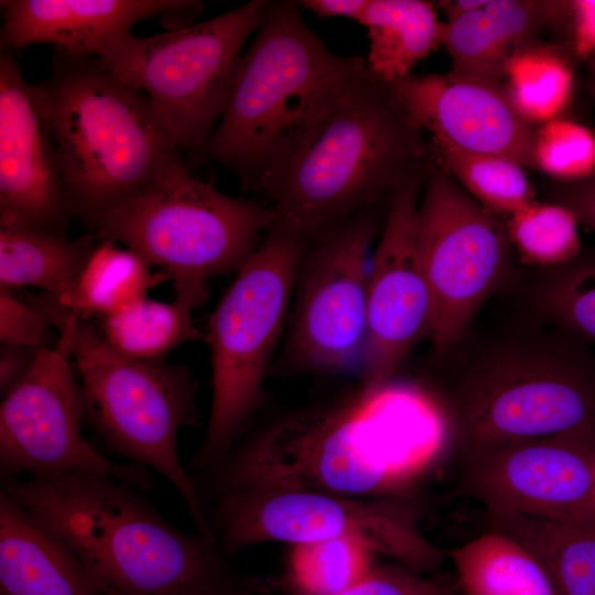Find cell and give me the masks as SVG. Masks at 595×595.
<instances>
[{"label": "cell", "instance_id": "cell-1", "mask_svg": "<svg viewBox=\"0 0 595 595\" xmlns=\"http://www.w3.org/2000/svg\"><path fill=\"white\" fill-rule=\"evenodd\" d=\"M111 475L73 472L2 479L1 491L45 522L74 552L101 595H237L255 578L219 548L187 533Z\"/></svg>", "mask_w": 595, "mask_h": 595}, {"label": "cell", "instance_id": "cell-2", "mask_svg": "<svg viewBox=\"0 0 595 595\" xmlns=\"http://www.w3.org/2000/svg\"><path fill=\"white\" fill-rule=\"evenodd\" d=\"M424 154L423 132L367 69L255 191L270 199L275 225L310 244L391 195Z\"/></svg>", "mask_w": 595, "mask_h": 595}, {"label": "cell", "instance_id": "cell-3", "mask_svg": "<svg viewBox=\"0 0 595 595\" xmlns=\"http://www.w3.org/2000/svg\"><path fill=\"white\" fill-rule=\"evenodd\" d=\"M366 71L364 57L339 55L324 44L304 22L299 1L270 2L239 58L207 155L255 191Z\"/></svg>", "mask_w": 595, "mask_h": 595}, {"label": "cell", "instance_id": "cell-4", "mask_svg": "<svg viewBox=\"0 0 595 595\" xmlns=\"http://www.w3.org/2000/svg\"><path fill=\"white\" fill-rule=\"evenodd\" d=\"M37 86L72 218L85 226L188 164L148 97L98 57L55 54Z\"/></svg>", "mask_w": 595, "mask_h": 595}, {"label": "cell", "instance_id": "cell-5", "mask_svg": "<svg viewBox=\"0 0 595 595\" xmlns=\"http://www.w3.org/2000/svg\"><path fill=\"white\" fill-rule=\"evenodd\" d=\"M444 411L456 448L595 432V358L556 326L504 337L459 366Z\"/></svg>", "mask_w": 595, "mask_h": 595}, {"label": "cell", "instance_id": "cell-6", "mask_svg": "<svg viewBox=\"0 0 595 595\" xmlns=\"http://www.w3.org/2000/svg\"><path fill=\"white\" fill-rule=\"evenodd\" d=\"M66 324L85 416L112 453L163 476L184 501L197 533L218 547L177 448L181 429L198 420L197 381L190 369L127 357L108 345L90 320L68 314Z\"/></svg>", "mask_w": 595, "mask_h": 595}, {"label": "cell", "instance_id": "cell-7", "mask_svg": "<svg viewBox=\"0 0 595 595\" xmlns=\"http://www.w3.org/2000/svg\"><path fill=\"white\" fill-rule=\"evenodd\" d=\"M307 246L299 235L275 225L209 316L206 340L213 399L205 436L186 466L192 478L217 464L240 441L262 402Z\"/></svg>", "mask_w": 595, "mask_h": 595}, {"label": "cell", "instance_id": "cell-8", "mask_svg": "<svg viewBox=\"0 0 595 595\" xmlns=\"http://www.w3.org/2000/svg\"><path fill=\"white\" fill-rule=\"evenodd\" d=\"M275 223L270 206L227 195L186 164L86 226L160 267L176 293L207 300L208 281L237 273Z\"/></svg>", "mask_w": 595, "mask_h": 595}, {"label": "cell", "instance_id": "cell-9", "mask_svg": "<svg viewBox=\"0 0 595 595\" xmlns=\"http://www.w3.org/2000/svg\"><path fill=\"white\" fill-rule=\"evenodd\" d=\"M194 482L205 508L226 493L249 487L401 499H412L414 489L374 450L361 399L282 418L237 442Z\"/></svg>", "mask_w": 595, "mask_h": 595}, {"label": "cell", "instance_id": "cell-10", "mask_svg": "<svg viewBox=\"0 0 595 595\" xmlns=\"http://www.w3.org/2000/svg\"><path fill=\"white\" fill-rule=\"evenodd\" d=\"M270 1L252 0L209 20L151 36L134 33L99 60L142 91L177 149H205L227 104L242 46Z\"/></svg>", "mask_w": 595, "mask_h": 595}, {"label": "cell", "instance_id": "cell-11", "mask_svg": "<svg viewBox=\"0 0 595 595\" xmlns=\"http://www.w3.org/2000/svg\"><path fill=\"white\" fill-rule=\"evenodd\" d=\"M207 506L209 527L226 558L267 542L293 545L336 538L359 540L423 574L437 570L443 558L421 532L420 509L412 499L249 487Z\"/></svg>", "mask_w": 595, "mask_h": 595}, {"label": "cell", "instance_id": "cell-12", "mask_svg": "<svg viewBox=\"0 0 595 595\" xmlns=\"http://www.w3.org/2000/svg\"><path fill=\"white\" fill-rule=\"evenodd\" d=\"M415 245L433 301V351L465 338L480 306L512 273L506 220L443 170H432L415 218Z\"/></svg>", "mask_w": 595, "mask_h": 595}, {"label": "cell", "instance_id": "cell-13", "mask_svg": "<svg viewBox=\"0 0 595 595\" xmlns=\"http://www.w3.org/2000/svg\"><path fill=\"white\" fill-rule=\"evenodd\" d=\"M377 228L376 217L365 209L309 244L288 318L282 369L335 374L360 366Z\"/></svg>", "mask_w": 595, "mask_h": 595}, {"label": "cell", "instance_id": "cell-14", "mask_svg": "<svg viewBox=\"0 0 595 595\" xmlns=\"http://www.w3.org/2000/svg\"><path fill=\"white\" fill-rule=\"evenodd\" d=\"M55 347H41L23 378L0 404L2 479L46 478L97 472L143 490L154 485L144 466L111 461L83 435L85 400L71 364L69 329L64 317Z\"/></svg>", "mask_w": 595, "mask_h": 595}, {"label": "cell", "instance_id": "cell-15", "mask_svg": "<svg viewBox=\"0 0 595 595\" xmlns=\"http://www.w3.org/2000/svg\"><path fill=\"white\" fill-rule=\"evenodd\" d=\"M461 488L487 512L595 519V432L456 448Z\"/></svg>", "mask_w": 595, "mask_h": 595}, {"label": "cell", "instance_id": "cell-16", "mask_svg": "<svg viewBox=\"0 0 595 595\" xmlns=\"http://www.w3.org/2000/svg\"><path fill=\"white\" fill-rule=\"evenodd\" d=\"M419 170L390 195L386 223L370 257L367 338L360 363L366 389L387 385L423 337L433 301L415 245Z\"/></svg>", "mask_w": 595, "mask_h": 595}, {"label": "cell", "instance_id": "cell-17", "mask_svg": "<svg viewBox=\"0 0 595 595\" xmlns=\"http://www.w3.org/2000/svg\"><path fill=\"white\" fill-rule=\"evenodd\" d=\"M72 218L57 149L37 84L0 54V225L66 234Z\"/></svg>", "mask_w": 595, "mask_h": 595}, {"label": "cell", "instance_id": "cell-18", "mask_svg": "<svg viewBox=\"0 0 595 595\" xmlns=\"http://www.w3.org/2000/svg\"><path fill=\"white\" fill-rule=\"evenodd\" d=\"M1 51L51 44L56 54L102 57L136 24L160 20L166 30L193 24L197 0H1Z\"/></svg>", "mask_w": 595, "mask_h": 595}, {"label": "cell", "instance_id": "cell-19", "mask_svg": "<svg viewBox=\"0 0 595 595\" xmlns=\"http://www.w3.org/2000/svg\"><path fill=\"white\" fill-rule=\"evenodd\" d=\"M409 119L431 139L531 165V123L504 88L447 74L410 75L388 85Z\"/></svg>", "mask_w": 595, "mask_h": 595}, {"label": "cell", "instance_id": "cell-20", "mask_svg": "<svg viewBox=\"0 0 595 595\" xmlns=\"http://www.w3.org/2000/svg\"><path fill=\"white\" fill-rule=\"evenodd\" d=\"M1 595H101L69 547L0 493Z\"/></svg>", "mask_w": 595, "mask_h": 595}, {"label": "cell", "instance_id": "cell-21", "mask_svg": "<svg viewBox=\"0 0 595 595\" xmlns=\"http://www.w3.org/2000/svg\"><path fill=\"white\" fill-rule=\"evenodd\" d=\"M359 24L368 30L366 66L390 85L442 46L443 26L433 3L424 0H369Z\"/></svg>", "mask_w": 595, "mask_h": 595}, {"label": "cell", "instance_id": "cell-22", "mask_svg": "<svg viewBox=\"0 0 595 595\" xmlns=\"http://www.w3.org/2000/svg\"><path fill=\"white\" fill-rule=\"evenodd\" d=\"M488 529L529 550L548 572L556 595H595V519L553 520L487 512Z\"/></svg>", "mask_w": 595, "mask_h": 595}, {"label": "cell", "instance_id": "cell-23", "mask_svg": "<svg viewBox=\"0 0 595 595\" xmlns=\"http://www.w3.org/2000/svg\"><path fill=\"white\" fill-rule=\"evenodd\" d=\"M97 239L0 225V288L35 286L60 300L72 290Z\"/></svg>", "mask_w": 595, "mask_h": 595}, {"label": "cell", "instance_id": "cell-24", "mask_svg": "<svg viewBox=\"0 0 595 595\" xmlns=\"http://www.w3.org/2000/svg\"><path fill=\"white\" fill-rule=\"evenodd\" d=\"M448 556L459 595H556L540 561L501 532L488 529Z\"/></svg>", "mask_w": 595, "mask_h": 595}, {"label": "cell", "instance_id": "cell-25", "mask_svg": "<svg viewBox=\"0 0 595 595\" xmlns=\"http://www.w3.org/2000/svg\"><path fill=\"white\" fill-rule=\"evenodd\" d=\"M166 280L164 271L152 272L151 264L136 251L98 238L72 290L55 300L71 314L99 318L145 298Z\"/></svg>", "mask_w": 595, "mask_h": 595}, {"label": "cell", "instance_id": "cell-26", "mask_svg": "<svg viewBox=\"0 0 595 595\" xmlns=\"http://www.w3.org/2000/svg\"><path fill=\"white\" fill-rule=\"evenodd\" d=\"M203 298L176 293L173 302L142 298L121 311L99 317L98 328L118 353L139 360L161 361L178 346L204 338L193 312Z\"/></svg>", "mask_w": 595, "mask_h": 595}, {"label": "cell", "instance_id": "cell-27", "mask_svg": "<svg viewBox=\"0 0 595 595\" xmlns=\"http://www.w3.org/2000/svg\"><path fill=\"white\" fill-rule=\"evenodd\" d=\"M431 142L440 169L496 215L510 216L538 202L519 163L497 155L464 151L439 139H431Z\"/></svg>", "mask_w": 595, "mask_h": 595}, {"label": "cell", "instance_id": "cell-28", "mask_svg": "<svg viewBox=\"0 0 595 595\" xmlns=\"http://www.w3.org/2000/svg\"><path fill=\"white\" fill-rule=\"evenodd\" d=\"M375 552L351 538L293 544L282 577L274 583L285 595H334L363 578Z\"/></svg>", "mask_w": 595, "mask_h": 595}, {"label": "cell", "instance_id": "cell-29", "mask_svg": "<svg viewBox=\"0 0 595 595\" xmlns=\"http://www.w3.org/2000/svg\"><path fill=\"white\" fill-rule=\"evenodd\" d=\"M504 90L529 123L559 118L569 105L574 76L567 61L553 50L532 46L517 50L508 60Z\"/></svg>", "mask_w": 595, "mask_h": 595}, {"label": "cell", "instance_id": "cell-30", "mask_svg": "<svg viewBox=\"0 0 595 595\" xmlns=\"http://www.w3.org/2000/svg\"><path fill=\"white\" fill-rule=\"evenodd\" d=\"M537 313L583 343L595 345V251L545 269L532 290Z\"/></svg>", "mask_w": 595, "mask_h": 595}, {"label": "cell", "instance_id": "cell-31", "mask_svg": "<svg viewBox=\"0 0 595 595\" xmlns=\"http://www.w3.org/2000/svg\"><path fill=\"white\" fill-rule=\"evenodd\" d=\"M576 215L562 204H536L508 216V237L522 263L551 269L581 250Z\"/></svg>", "mask_w": 595, "mask_h": 595}, {"label": "cell", "instance_id": "cell-32", "mask_svg": "<svg viewBox=\"0 0 595 595\" xmlns=\"http://www.w3.org/2000/svg\"><path fill=\"white\" fill-rule=\"evenodd\" d=\"M442 46L452 61L455 77L499 85L515 53L485 10L444 22Z\"/></svg>", "mask_w": 595, "mask_h": 595}, {"label": "cell", "instance_id": "cell-33", "mask_svg": "<svg viewBox=\"0 0 595 595\" xmlns=\"http://www.w3.org/2000/svg\"><path fill=\"white\" fill-rule=\"evenodd\" d=\"M531 165L564 182L595 176V133L578 122L556 118L534 130Z\"/></svg>", "mask_w": 595, "mask_h": 595}, {"label": "cell", "instance_id": "cell-34", "mask_svg": "<svg viewBox=\"0 0 595 595\" xmlns=\"http://www.w3.org/2000/svg\"><path fill=\"white\" fill-rule=\"evenodd\" d=\"M455 586L399 562L374 566L363 578L334 595H453Z\"/></svg>", "mask_w": 595, "mask_h": 595}, {"label": "cell", "instance_id": "cell-35", "mask_svg": "<svg viewBox=\"0 0 595 595\" xmlns=\"http://www.w3.org/2000/svg\"><path fill=\"white\" fill-rule=\"evenodd\" d=\"M52 326L51 317L37 298L24 301L13 290L0 288L1 344L40 349L45 346V336Z\"/></svg>", "mask_w": 595, "mask_h": 595}, {"label": "cell", "instance_id": "cell-36", "mask_svg": "<svg viewBox=\"0 0 595 595\" xmlns=\"http://www.w3.org/2000/svg\"><path fill=\"white\" fill-rule=\"evenodd\" d=\"M39 349L1 344L0 349V392L3 397L29 371Z\"/></svg>", "mask_w": 595, "mask_h": 595}, {"label": "cell", "instance_id": "cell-37", "mask_svg": "<svg viewBox=\"0 0 595 595\" xmlns=\"http://www.w3.org/2000/svg\"><path fill=\"white\" fill-rule=\"evenodd\" d=\"M574 29V51L582 58L595 54V0L570 1Z\"/></svg>", "mask_w": 595, "mask_h": 595}, {"label": "cell", "instance_id": "cell-38", "mask_svg": "<svg viewBox=\"0 0 595 595\" xmlns=\"http://www.w3.org/2000/svg\"><path fill=\"white\" fill-rule=\"evenodd\" d=\"M559 204L570 208L580 224L595 231V176L566 188Z\"/></svg>", "mask_w": 595, "mask_h": 595}, {"label": "cell", "instance_id": "cell-39", "mask_svg": "<svg viewBox=\"0 0 595 595\" xmlns=\"http://www.w3.org/2000/svg\"><path fill=\"white\" fill-rule=\"evenodd\" d=\"M369 0H302L311 12L323 18H347L359 21Z\"/></svg>", "mask_w": 595, "mask_h": 595}, {"label": "cell", "instance_id": "cell-40", "mask_svg": "<svg viewBox=\"0 0 595 595\" xmlns=\"http://www.w3.org/2000/svg\"><path fill=\"white\" fill-rule=\"evenodd\" d=\"M489 0H450L440 1L439 6L446 14L447 21L477 11L487 6Z\"/></svg>", "mask_w": 595, "mask_h": 595}, {"label": "cell", "instance_id": "cell-41", "mask_svg": "<svg viewBox=\"0 0 595 595\" xmlns=\"http://www.w3.org/2000/svg\"><path fill=\"white\" fill-rule=\"evenodd\" d=\"M237 595H260V594H258L256 591L251 588H247V589H242Z\"/></svg>", "mask_w": 595, "mask_h": 595}, {"label": "cell", "instance_id": "cell-42", "mask_svg": "<svg viewBox=\"0 0 595 595\" xmlns=\"http://www.w3.org/2000/svg\"><path fill=\"white\" fill-rule=\"evenodd\" d=\"M453 595H459V594H457V593H454Z\"/></svg>", "mask_w": 595, "mask_h": 595}]
</instances>
